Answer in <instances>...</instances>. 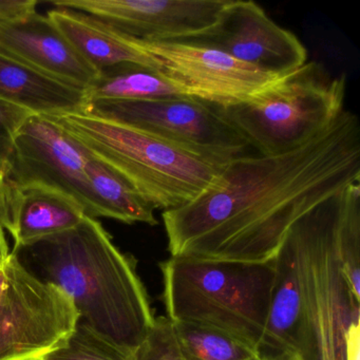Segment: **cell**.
Masks as SVG:
<instances>
[{
  "label": "cell",
  "mask_w": 360,
  "mask_h": 360,
  "mask_svg": "<svg viewBox=\"0 0 360 360\" xmlns=\"http://www.w3.org/2000/svg\"><path fill=\"white\" fill-rule=\"evenodd\" d=\"M47 356L53 360H134V353L107 340L81 321L66 345Z\"/></svg>",
  "instance_id": "cell-20"
},
{
  "label": "cell",
  "mask_w": 360,
  "mask_h": 360,
  "mask_svg": "<svg viewBox=\"0 0 360 360\" xmlns=\"http://www.w3.org/2000/svg\"><path fill=\"white\" fill-rule=\"evenodd\" d=\"M37 0H0V24L24 20L37 11Z\"/></svg>",
  "instance_id": "cell-23"
},
{
  "label": "cell",
  "mask_w": 360,
  "mask_h": 360,
  "mask_svg": "<svg viewBox=\"0 0 360 360\" xmlns=\"http://www.w3.org/2000/svg\"><path fill=\"white\" fill-rule=\"evenodd\" d=\"M31 113L0 100V165L9 164L16 131Z\"/></svg>",
  "instance_id": "cell-22"
},
{
  "label": "cell",
  "mask_w": 360,
  "mask_h": 360,
  "mask_svg": "<svg viewBox=\"0 0 360 360\" xmlns=\"http://www.w3.org/2000/svg\"><path fill=\"white\" fill-rule=\"evenodd\" d=\"M84 112L162 139L217 165L248 146L220 107L193 96L145 101H89Z\"/></svg>",
  "instance_id": "cell-8"
},
{
  "label": "cell",
  "mask_w": 360,
  "mask_h": 360,
  "mask_svg": "<svg viewBox=\"0 0 360 360\" xmlns=\"http://www.w3.org/2000/svg\"><path fill=\"white\" fill-rule=\"evenodd\" d=\"M8 166L9 164L0 165V264L11 252L6 239L5 229H4V200H5L6 185L8 181Z\"/></svg>",
  "instance_id": "cell-24"
},
{
  "label": "cell",
  "mask_w": 360,
  "mask_h": 360,
  "mask_svg": "<svg viewBox=\"0 0 360 360\" xmlns=\"http://www.w3.org/2000/svg\"><path fill=\"white\" fill-rule=\"evenodd\" d=\"M87 102L96 100L145 101L191 96L188 90L162 70L124 64L101 70L86 90Z\"/></svg>",
  "instance_id": "cell-17"
},
{
  "label": "cell",
  "mask_w": 360,
  "mask_h": 360,
  "mask_svg": "<svg viewBox=\"0 0 360 360\" xmlns=\"http://www.w3.org/2000/svg\"><path fill=\"white\" fill-rule=\"evenodd\" d=\"M263 360V359H260ZM271 360H302L298 355L295 354H290V355L281 356V357L275 358V359Z\"/></svg>",
  "instance_id": "cell-26"
},
{
  "label": "cell",
  "mask_w": 360,
  "mask_h": 360,
  "mask_svg": "<svg viewBox=\"0 0 360 360\" xmlns=\"http://www.w3.org/2000/svg\"><path fill=\"white\" fill-rule=\"evenodd\" d=\"M347 79L315 62L280 77L254 98L221 108L248 146L274 155L298 148L345 110Z\"/></svg>",
  "instance_id": "cell-6"
},
{
  "label": "cell",
  "mask_w": 360,
  "mask_h": 360,
  "mask_svg": "<svg viewBox=\"0 0 360 360\" xmlns=\"http://www.w3.org/2000/svg\"><path fill=\"white\" fill-rule=\"evenodd\" d=\"M182 43L219 50L258 70L285 75L307 63L298 37L254 1L229 0L212 28Z\"/></svg>",
  "instance_id": "cell-11"
},
{
  "label": "cell",
  "mask_w": 360,
  "mask_h": 360,
  "mask_svg": "<svg viewBox=\"0 0 360 360\" xmlns=\"http://www.w3.org/2000/svg\"><path fill=\"white\" fill-rule=\"evenodd\" d=\"M72 198L44 185H16L8 176L4 202V229L14 245L30 243L73 229L85 218Z\"/></svg>",
  "instance_id": "cell-14"
},
{
  "label": "cell",
  "mask_w": 360,
  "mask_h": 360,
  "mask_svg": "<svg viewBox=\"0 0 360 360\" xmlns=\"http://www.w3.org/2000/svg\"><path fill=\"white\" fill-rule=\"evenodd\" d=\"M360 203V182L301 217L274 258L275 281L260 359L295 354L302 360H347L349 330L359 324L360 297L349 285L341 236Z\"/></svg>",
  "instance_id": "cell-2"
},
{
  "label": "cell",
  "mask_w": 360,
  "mask_h": 360,
  "mask_svg": "<svg viewBox=\"0 0 360 360\" xmlns=\"http://www.w3.org/2000/svg\"><path fill=\"white\" fill-rule=\"evenodd\" d=\"M0 100L31 115L84 112V90L67 85L25 65L0 56Z\"/></svg>",
  "instance_id": "cell-16"
},
{
  "label": "cell",
  "mask_w": 360,
  "mask_h": 360,
  "mask_svg": "<svg viewBox=\"0 0 360 360\" xmlns=\"http://www.w3.org/2000/svg\"><path fill=\"white\" fill-rule=\"evenodd\" d=\"M11 254L64 290L79 321L107 340L134 353L146 338L155 317L136 263L96 219L86 216L73 229L14 245Z\"/></svg>",
  "instance_id": "cell-3"
},
{
  "label": "cell",
  "mask_w": 360,
  "mask_h": 360,
  "mask_svg": "<svg viewBox=\"0 0 360 360\" xmlns=\"http://www.w3.org/2000/svg\"><path fill=\"white\" fill-rule=\"evenodd\" d=\"M51 117L125 178L155 210L166 212L193 201L216 184L223 167L117 122L85 112Z\"/></svg>",
  "instance_id": "cell-5"
},
{
  "label": "cell",
  "mask_w": 360,
  "mask_h": 360,
  "mask_svg": "<svg viewBox=\"0 0 360 360\" xmlns=\"http://www.w3.org/2000/svg\"><path fill=\"white\" fill-rule=\"evenodd\" d=\"M185 360H248L258 353L226 333L210 326L172 321Z\"/></svg>",
  "instance_id": "cell-19"
},
{
  "label": "cell",
  "mask_w": 360,
  "mask_h": 360,
  "mask_svg": "<svg viewBox=\"0 0 360 360\" xmlns=\"http://www.w3.org/2000/svg\"><path fill=\"white\" fill-rule=\"evenodd\" d=\"M359 182V119L345 109L294 150L231 160L214 186L163 212L168 250L172 257L269 262L301 217Z\"/></svg>",
  "instance_id": "cell-1"
},
{
  "label": "cell",
  "mask_w": 360,
  "mask_h": 360,
  "mask_svg": "<svg viewBox=\"0 0 360 360\" xmlns=\"http://www.w3.org/2000/svg\"><path fill=\"white\" fill-rule=\"evenodd\" d=\"M359 324L349 330L347 343V360H359Z\"/></svg>",
  "instance_id": "cell-25"
},
{
  "label": "cell",
  "mask_w": 360,
  "mask_h": 360,
  "mask_svg": "<svg viewBox=\"0 0 360 360\" xmlns=\"http://www.w3.org/2000/svg\"><path fill=\"white\" fill-rule=\"evenodd\" d=\"M48 18L98 72L115 65L130 63L161 70L153 58L145 53L130 37L83 12L56 8Z\"/></svg>",
  "instance_id": "cell-15"
},
{
  "label": "cell",
  "mask_w": 360,
  "mask_h": 360,
  "mask_svg": "<svg viewBox=\"0 0 360 360\" xmlns=\"http://www.w3.org/2000/svg\"><path fill=\"white\" fill-rule=\"evenodd\" d=\"M248 360H260V358H259V356H258V357H255V358H252V359H248Z\"/></svg>",
  "instance_id": "cell-28"
},
{
  "label": "cell",
  "mask_w": 360,
  "mask_h": 360,
  "mask_svg": "<svg viewBox=\"0 0 360 360\" xmlns=\"http://www.w3.org/2000/svg\"><path fill=\"white\" fill-rule=\"evenodd\" d=\"M85 164V148L54 117L31 115L16 131L8 176L16 185H44L60 191L96 219L98 207Z\"/></svg>",
  "instance_id": "cell-9"
},
{
  "label": "cell",
  "mask_w": 360,
  "mask_h": 360,
  "mask_svg": "<svg viewBox=\"0 0 360 360\" xmlns=\"http://www.w3.org/2000/svg\"><path fill=\"white\" fill-rule=\"evenodd\" d=\"M134 41L193 98L221 108L245 102L284 77L262 72L210 48L182 41Z\"/></svg>",
  "instance_id": "cell-10"
},
{
  "label": "cell",
  "mask_w": 360,
  "mask_h": 360,
  "mask_svg": "<svg viewBox=\"0 0 360 360\" xmlns=\"http://www.w3.org/2000/svg\"><path fill=\"white\" fill-rule=\"evenodd\" d=\"M86 151L85 172L98 217L134 224L157 225L155 208L119 172Z\"/></svg>",
  "instance_id": "cell-18"
},
{
  "label": "cell",
  "mask_w": 360,
  "mask_h": 360,
  "mask_svg": "<svg viewBox=\"0 0 360 360\" xmlns=\"http://www.w3.org/2000/svg\"><path fill=\"white\" fill-rule=\"evenodd\" d=\"M229 0H56L117 32L144 41H178L205 32Z\"/></svg>",
  "instance_id": "cell-12"
},
{
  "label": "cell",
  "mask_w": 360,
  "mask_h": 360,
  "mask_svg": "<svg viewBox=\"0 0 360 360\" xmlns=\"http://www.w3.org/2000/svg\"><path fill=\"white\" fill-rule=\"evenodd\" d=\"M0 56L85 92L98 75L52 20L37 12L0 24Z\"/></svg>",
  "instance_id": "cell-13"
},
{
  "label": "cell",
  "mask_w": 360,
  "mask_h": 360,
  "mask_svg": "<svg viewBox=\"0 0 360 360\" xmlns=\"http://www.w3.org/2000/svg\"><path fill=\"white\" fill-rule=\"evenodd\" d=\"M134 360H185L169 318H155L146 338L134 352Z\"/></svg>",
  "instance_id": "cell-21"
},
{
  "label": "cell",
  "mask_w": 360,
  "mask_h": 360,
  "mask_svg": "<svg viewBox=\"0 0 360 360\" xmlns=\"http://www.w3.org/2000/svg\"><path fill=\"white\" fill-rule=\"evenodd\" d=\"M79 321L70 297L10 252L0 264V360H39L66 345Z\"/></svg>",
  "instance_id": "cell-7"
},
{
  "label": "cell",
  "mask_w": 360,
  "mask_h": 360,
  "mask_svg": "<svg viewBox=\"0 0 360 360\" xmlns=\"http://www.w3.org/2000/svg\"><path fill=\"white\" fill-rule=\"evenodd\" d=\"M160 267L172 321L216 328L258 353L271 313L274 260L244 263L172 257Z\"/></svg>",
  "instance_id": "cell-4"
},
{
  "label": "cell",
  "mask_w": 360,
  "mask_h": 360,
  "mask_svg": "<svg viewBox=\"0 0 360 360\" xmlns=\"http://www.w3.org/2000/svg\"><path fill=\"white\" fill-rule=\"evenodd\" d=\"M39 360H53V359H51V358H49V357H48V356H46V357L41 358V359H39Z\"/></svg>",
  "instance_id": "cell-27"
}]
</instances>
